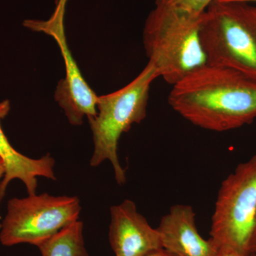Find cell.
<instances>
[{
	"mask_svg": "<svg viewBox=\"0 0 256 256\" xmlns=\"http://www.w3.org/2000/svg\"><path fill=\"white\" fill-rule=\"evenodd\" d=\"M172 108L197 127L225 132L256 119V80L207 64L172 86Z\"/></svg>",
	"mask_w": 256,
	"mask_h": 256,
	"instance_id": "obj_1",
	"label": "cell"
},
{
	"mask_svg": "<svg viewBox=\"0 0 256 256\" xmlns=\"http://www.w3.org/2000/svg\"><path fill=\"white\" fill-rule=\"evenodd\" d=\"M204 13L156 6L146 18L143 30L146 56L159 77L172 86L207 64L200 36Z\"/></svg>",
	"mask_w": 256,
	"mask_h": 256,
	"instance_id": "obj_2",
	"label": "cell"
},
{
	"mask_svg": "<svg viewBox=\"0 0 256 256\" xmlns=\"http://www.w3.org/2000/svg\"><path fill=\"white\" fill-rule=\"evenodd\" d=\"M158 77L156 67L148 62L126 86L108 95L98 96L97 114L88 120L94 142L90 166H98L108 160L118 184L126 182V170L118 156L120 138L133 124H140L146 117L151 84Z\"/></svg>",
	"mask_w": 256,
	"mask_h": 256,
	"instance_id": "obj_3",
	"label": "cell"
},
{
	"mask_svg": "<svg viewBox=\"0 0 256 256\" xmlns=\"http://www.w3.org/2000/svg\"><path fill=\"white\" fill-rule=\"evenodd\" d=\"M200 36L207 64L256 80V13L245 2L214 1L202 18Z\"/></svg>",
	"mask_w": 256,
	"mask_h": 256,
	"instance_id": "obj_4",
	"label": "cell"
},
{
	"mask_svg": "<svg viewBox=\"0 0 256 256\" xmlns=\"http://www.w3.org/2000/svg\"><path fill=\"white\" fill-rule=\"evenodd\" d=\"M256 224V156L222 182L212 217L210 238L218 247L250 252Z\"/></svg>",
	"mask_w": 256,
	"mask_h": 256,
	"instance_id": "obj_5",
	"label": "cell"
},
{
	"mask_svg": "<svg viewBox=\"0 0 256 256\" xmlns=\"http://www.w3.org/2000/svg\"><path fill=\"white\" fill-rule=\"evenodd\" d=\"M80 210L77 196L43 193L12 198L0 229V242L4 246L28 244L38 247L79 220Z\"/></svg>",
	"mask_w": 256,
	"mask_h": 256,
	"instance_id": "obj_6",
	"label": "cell"
},
{
	"mask_svg": "<svg viewBox=\"0 0 256 256\" xmlns=\"http://www.w3.org/2000/svg\"><path fill=\"white\" fill-rule=\"evenodd\" d=\"M68 0H56V8L46 21L26 20V28L44 32L58 43L65 63L66 77L58 84L56 90V100L64 109L69 122L80 126L86 116L92 119L97 114L98 97L82 76L67 45L64 32V15Z\"/></svg>",
	"mask_w": 256,
	"mask_h": 256,
	"instance_id": "obj_7",
	"label": "cell"
},
{
	"mask_svg": "<svg viewBox=\"0 0 256 256\" xmlns=\"http://www.w3.org/2000/svg\"><path fill=\"white\" fill-rule=\"evenodd\" d=\"M109 240L116 256H144L162 248L158 228L138 212L130 200L110 208Z\"/></svg>",
	"mask_w": 256,
	"mask_h": 256,
	"instance_id": "obj_8",
	"label": "cell"
},
{
	"mask_svg": "<svg viewBox=\"0 0 256 256\" xmlns=\"http://www.w3.org/2000/svg\"><path fill=\"white\" fill-rule=\"evenodd\" d=\"M162 246L175 256H214L218 246L198 233L196 214L190 205L172 206L158 227Z\"/></svg>",
	"mask_w": 256,
	"mask_h": 256,
	"instance_id": "obj_9",
	"label": "cell"
},
{
	"mask_svg": "<svg viewBox=\"0 0 256 256\" xmlns=\"http://www.w3.org/2000/svg\"><path fill=\"white\" fill-rule=\"evenodd\" d=\"M10 110V102L5 100L0 102V158L5 164V174L0 182V202L6 193L8 185L12 180L22 182L28 194H36L37 178L42 176L56 180L54 172L55 160L50 154L40 159H32L18 152L12 146L2 128L1 121Z\"/></svg>",
	"mask_w": 256,
	"mask_h": 256,
	"instance_id": "obj_10",
	"label": "cell"
},
{
	"mask_svg": "<svg viewBox=\"0 0 256 256\" xmlns=\"http://www.w3.org/2000/svg\"><path fill=\"white\" fill-rule=\"evenodd\" d=\"M82 233V220L67 226L38 246L42 256H88Z\"/></svg>",
	"mask_w": 256,
	"mask_h": 256,
	"instance_id": "obj_11",
	"label": "cell"
},
{
	"mask_svg": "<svg viewBox=\"0 0 256 256\" xmlns=\"http://www.w3.org/2000/svg\"><path fill=\"white\" fill-rule=\"evenodd\" d=\"M215 0H156V6L201 14Z\"/></svg>",
	"mask_w": 256,
	"mask_h": 256,
	"instance_id": "obj_12",
	"label": "cell"
},
{
	"mask_svg": "<svg viewBox=\"0 0 256 256\" xmlns=\"http://www.w3.org/2000/svg\"><path fill=\"white\" fill-rule=\"evenodd\" d=\"M214 256H256L252 252H242L230 247H218Z\"/></svg>",
	"mask_w": 256,
	"mask_h": 256,
	"instance_id": "obj_13",
	"label": "cell"
},
{
	"mask_svg": "<svg viewBox=\"0 0 256 256\" xmlns=\"http://www.w3.org/2000/svg\"><path fill=\"white\" fill-rule=\"evenodd\" d=\"M144 256H175L171 252H168V250H164V248H160L158 250H154L146 254Z\"/></svg>",
	"mask_w": 256,
	"mask_h": 256,
	"instance_id": "obj_14",
	"label": "cell"
},
{
	"mask_svg": "<svg viewBox=\"0 0 256 256\" xmlns=\"http://www.w3.org/2000/svg\"><path fill=\"white\" fill-rule=\"evenodd\" d=\"M250 252H254V254H256V224L252 242H250Z\"/></svg>",
	"mask_w": 256,
	"mask_h": 256,
	"instance_id": "obj_15",
	"label": "cell"
},
{
	"mask_svg": "<svg viewBox=\"0 0 256 256\" xmlns=\"http://www.w3.org/2000/svg\"><path fill=\"white\" fill-rule=\"evenodd\" d=\"M5 164L3 160L0 158V180L4 178L5 174Z\"/></svg>",
	"mask_w": 256,
	"mask_h": 256,
	"instance_id": "obj_16",
	"label": "cell"
},
{
	"mask_svg": "<svg viewBox=\"0 0 256 256\" xmlns=\"http://www.w3.org/2000/svg\"><path fill=\"white\" fill-rule=\"evenodd\" d=\"M215 1L222 2H245L248 3L249 2H256V0H215Z\"/></svg>",
	"mask_w": 256,
	"mask_h": 256,
	"instance_id": "obj_17",
	"label": "cell"
},
{
	"mask_svg": "<svg viewBox=\"0 0 256 256\" xmlns=\"http://www.w3.org/2000/svg\"><path fill=\"white\" fill-rule=\"evenodd\" d=\"M254 10H255V12H256V6H254Z\"/></svg>",
	"mask_w": 256,
	"mask_h": 256,
	"instance_id": "obj_18",
	"label": "cell"
}]
</instances>
